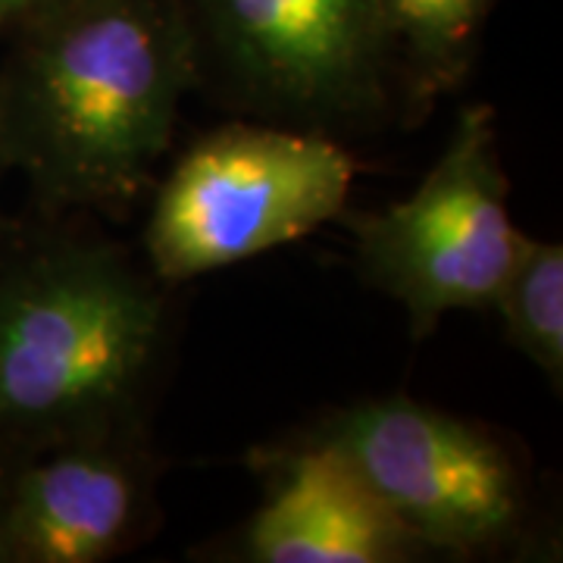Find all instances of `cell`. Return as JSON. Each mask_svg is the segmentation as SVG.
<instances>
[{
    "instance_id": "cell-12",
    "label": "cell",
    "mask_w": 563,
    "mask_h": 563,
    "mask_svg": "<svg viewBox=\"0 0 563 563\" xmlns=\"http://www.w3.org/2000/svg\"><path fill=\"white\" fill-rule=\"evenodd\" d=\"M13 463H16V454L0 451V536H3V510H7V488H10Z\"/></svg>"
},
{
    "instance_id": "cell-3",
    "label": "cell",
    "mask_w": 563,
    "mask_h": 563,
    "mask_svg": "<svg viewBox=\"0 0 563 563\" xmlns=\"http://www.w3.org/2000/svg\"><path fill=\"white\" fill-rule=\"evenodd\" d=\"M357 166L335 135L235 122L166 176L144 229L147 269L181 285L339 220Z\"/></svg>"
},
{
    "instance_id": "cell-10",
    "label": "cell",
    "mask_w": 563,
    "mask_h": 563,
    "mask_svg": "<svg viewBox=\"0 0 563 563\" xmlns=\"http://www.w3.org/2000/svg\"><path fill=\"white\" fill-rule=\"evenodd\" d=\"M492 310L504 339L561 391L563 383V247L523 235L517 261L501 282Z\"/></svg>"
},
{
    "instance_id": "cell-6",
    "label": "cell",
    "mask_w": 563,
    "mask_h": 563,
    "mask_svg": "<svg viewBox=\"0 0 563 563\" xmlns=\"http://www.w3.org/2000/svg\"><path fill=\"white\" fill-rule=\"evenodd\" d=\"M329 444L429 558H476L526 542L523 463L479 422L407 395L329 410L298 432Z\"/></svg>"
},
{
    "instance_id": "cell-5",
    "label": "cell",
    "mask_w": 563,
    "mask_h": 563,
    "mask_svg": "<svg viewBox=\"0 0 563 563\" xmlns=\"http://www.w3.org/2000/svg\"><path fill=\"white\" fill-rule=\"evenodd\" d=\"M201 73L266 120L347 132L401 91L383 0H181Z\"/></svg>"
},
{
    "instance_id": "cell-9",
    "label": "cell",
    "mask_w": 563,
    "mask_h": 563,
    "mask_svg": "<svg viewBox=\"0 0 563 563\" xmlns=\"http://www.w3.org/2000/svg\"><path fill=\"white\" fill-rule=\"evenodd\" d=\"M495 0H383L404 98L429 110L470 76Z\"/></svg>"
},
{
    "instance_id": "cell-7",
    "label": "cell",
    "mask_w": 563,
    "mask_h": 563,
    "mask_svg": "<svg viewBox=\"0 0 563 563\" xmlns=\"http://www.w3.org/2000/svg\"><path fill=\"white\" fill-rule=\"evenodd\" d=\"M157 466L144 429L20 454L10 473L0 563H103L151 532Z\"/></svg>"
},
{
    "instance_id": "cell-4",
    "label": "cell",
    "mask_w": 563,
    "mask_h": 563,
    "mask_svg": "<svg viewBox=\"0 0 563 563\" xmlns=\"http://www.w3.org/2000/svg\"><path fill=\"white\" fill-rule=\"evenodd\" d=\"M361 279L404 307L410 335L429 339L448 313L492 310L523 235L510 217L498 120L470 103L422 181L383 210H344Z\"/></svg>"
},
{
    "instance_id": "cell-13",
    "label": "cell",
    "mask_w": 563,
    "mask_h": 563,
    "mask_svg": "<svg viewBox=\"0 0 563 563\" xmlns=\"http://www.w3.org/2000/svg\"><path fill=\"white\" fill-rule=\"evenodd\" d=\"M3 179H7V173H3V166H0V181ZM7 225H10V220H7V217H3V210H0V232H3Z\"/></svg>"
},
{
    "instance_id": "cell-8",
    "label": "cell",
    "mask_w": 563,
    "mask_h": 563,
    "mask_svg": "<svg viewBox=\"0 0 563 563\" xmlns=\"http://www.w3.org/2000/svg\"><path fill=\"white\" fill-rule=\"evenodd\" d=\"M263 504L232 554L247 563H410L429 558L342 454L291 435L251 454Z\"/></svg>"
},
{
    "instance_id": "cell-1",
    "label": "cell",
    "mask_w": 563,
    "mask_h": 563,
    "mask_svg": "<svg viewBox=\"0 0 563 563\" xmlns=\"http://www.w3.org/2000/svg\"><path fill=\"white\" fill-rule=\"evenodd\" d=\"M3 38L0 166L41 217L147 191L201 79L181 0H51Z\"/></svg>"
},
{
    "instance_id": "cell-11",
    "label": "cell",
    "mask_w": 563,
    "mask_h": 563,
    "mask_svg": "<svg viewBox=\"0 0 563 563\" xmlns=\"http://www.w3.org/2000/svg\"><path fill=\"white\" fill-rule=\"evenodd\" d=\"M44 3H51V0H0V35H3L13 22H20L22 16H29L32 10H38Z\"/></svg>"
},
{
    "instance_id": "cell-2",
    "label": "cell",
    "mask_w": 563,
    "mask_h": 563,
    "mask_svg": "<svg viewBox=\"0 0 563 563\" xmlns=\"http://www.w3.org/2000/svg\"><path fill=\"white\" fill-rule=\"evenodd\" d=\"M0 232V451L29 454L147 426L169 347V301L151 269L101 235Z\"/></svg>"
}]
</instances>
